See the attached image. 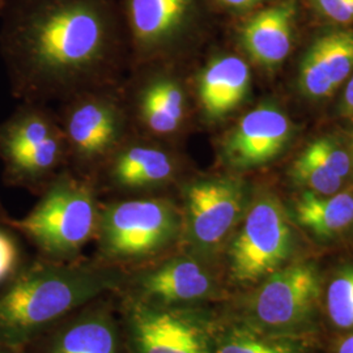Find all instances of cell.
Masks as SVG:
<instances>
[{"label":"cell","mask_w":353,"mask_h":353,"mask_svg":"<svg viewBox=\"0 0 353 353\" xmlns=\"http://www.w3.org/2000/svg\"><path fill=\"white\" fill-rule=\"evenodd\" d=\"M0 51L23 102L110 88L125 58L113 0H0Z\"/></svg>","instance_id":"6da1fadb"},{"label":"cell","mask_w":353,"mask_h":353,"mask_svg":"<svg viewBox=\"0 0 353 353\" xmlns=\"http://www.w3.org/2000/svg\"><path fill=\"white\" fill-rule=\"evenodd\" d=\"M126 276L94 258L55 262L38 255L1 287L0 345L24 350L76 309L119 292Z\"/></svg>","instance_id":"7a4b0ae2"},{"label":"cell","mask_w":353,"mask_h":353,"mask_svg":"<svg viewBox=\"0 0 353 353\" xmlns=\"http://www.w3.org/2000/svg\"><path fill=\"white\" fill-rule=\"evenodd\" d=\"M182 212L172 194L118 196L101 203L94 259L132 271L181 246Z\"/></svg>","instance_id":"3957f363"},{"label":"cell","mask_w":353,"mask_h":353,"mask_svg":"<svg viewBox=\"0 0 353 353\" xmlns=\"http://www.w3.org/2000/svg\"><path fill=\"white\" fill-rule=\"evenodd\" d=\"M100 190L89 176L59 173L41 192L34 208L8 225L24 236L38 255L55 262H72L94 240L100 207Z\"/></svg>","instance_id":"277c9868"},{"label":"cell","mask_w":353,"mask_h":353,"mask_svg":"<svg viewBox=\"0 0 353 353\" xmlns=\"http://www.w3.org/2000/svg\"><path fill=\"white\" fill-rule=\"evenodd\" d=\"M294 236L288 214L268 190H252L240 225L223 256V268L232 294L255 287L290 263Z\"/></svg>","instance_id":"5b68a950"},{"label":"cell","mask_w":353,"mask_h":353,"mask_svg":"<svg viewBox=\"0 0 353 353\" xmlns=\"http://www.w3.org/2000/svg\"><path fill=\"white\" fill-rule=\"evenodd\" d=\"M252 191L249 182L237 173L185 179L176 189L182 212L179 248L223 265Z\"/></svg>","instance_id":"8992f818"},{"label":"cell","mask_w":353,"mask_h":353,"mask_svg":"<svg viewBox=\"0 0 353 353\" xmlns=\"http://www.w3.org/2000/svg\"><path fill=\"white\" fill-rule=\"evenodd\" d=\"M3 181L41 194L68 163V147L57 117L39 102H23L0 123Z\"/></svg>","instance_id":"52a82bcc"},{"label":"cell","mask_w":353,"mask_h":353,"mask_svg":"<svg viewBox=\"0 0 353 353\" xmlns=\"http://www.w3.org/2000/svg\"><path fill=\"white\" fill-rule=\"evenodd\" d=\"M321 294L316 265L288 263L250 290L232 294L220 313L261 331L283 334L312 319Z\"/></svg>","instance_id":"ba28073f"},{"label":"cell","mask_w":353,"mask_h":353,"mask_svg":"<svg viewBox=\"0 0 353 353\" xmlns=\"http://www.w3.org/2000/svg\"><path fill=\"white\" fill-rule=\"evenodd\" d=\"M127 353H214L219 312L160 306L118 293Z\"/></svg>","instance_id":"9c48e42d"},{"label":"cell","mask_w":353,"mask_h":353,"mask_svg":"<svg viewBox=\"0 0 353 353\" xmlns=\"http://www.w3.org/2000/svg\"><path fill=\"white\" fill-rule=\"evenodd\" d=\"M118 293L160 306H210L230 297L223 265L181 248L150 265L127 271Z\"/></svg>","instance_id":"30bf717a"},{"label":"cell","mask_w":353,"mask_h":353,"mask_svg":"<svg viewBox=\"0 0 353 353\" xmlns=\"http://www.w3.org/2000/svg\"><path fill=\"white\" fill-rule=\"evenodd\" d=\"M110 88L90 89L70 97L61 118L68 161L77 174L93 181L118 147L130 137L127 105Z\"/></svg>","instance_id":"8fae6325"},{"label":"cell","mask_w":353,"mask_h":353,"mask_svg":"<svg viewBox=\"0 0 353 353\" xmlns=\"http://www.w3.org/2000/svg\"><path fill=\"white\" fill-rule=\"evenodd\" d=\"M103 186L121 196L170 194L185 181L183 161L169 143L127 138L100 169Z\"/></svg>","instance_id":"7c38bea8"},{"label":"cell","mask_w":353,"mask_h":353,"mask_svg":"<svg viewBox=\"0 0 353 353\" xmlns=\"http://www.w3.org/2000/svg\"><path fill=\"white\" fill-rule=\"evenodd\" d=\"M26 353H127L118 292L76 309L32 341Z\"/></svg>","instance_id":"4fadbf2b"},{"label":"cell","mask_w":353,"mask_h":353,"mask_svg":"<svg viewBox=\"0 0 353 353\" xmlns=\"http://www.w3.org/2000/svg\"><path fill=\"white\" fill-rule=\"evenodd\" d=\"M123 13L134 58L165 63L191 26L195 0H125Z\"/></svg>","instance_id":"5bb4252c"},{"label":"cell","mask_w":353,"mask_h":353,"mask_svg":"<svg viewBox=\"0 0 353 353\" xmlns=\"http://www.w3.org/2000/svg\"><path fill=\"white\" fill-rule=\"evenodd\" d=\"M293 135L287 114L274 103H261L228 130L220 141V159L233 173L256 169L285 151Z\"/></svg>","instance_id":"9a60e30c"},{"label":"cell","mask_w":353,"mask_h":353,"mask_svg":"<svg viewBox=\"0 0 353 353\" xmlns=\"http://www.w3.org/2000/svg\"><path fill=\"white\" fill-rule=\"evenodd\" d=\"M148 65V71L140 76L134 88L127 109L143 137L169 143L188 123V90L181 77L165 63Z\"/></svg>","instance_id":"2e32d148"},{"label":"cell","mask_w":353,"mask_h":353,"mask_svg":"<svg viewBox=\"0 0 353 353\" xmlns=\"http://www.w3.org/2000/svg\"><path fill=\"white\" fill-rule=\"evenodd\" d=\"M250 88L252 70L245 59L234 54L211 58L196 81V94L204 119L212 123L225 119L243 105Z\"/></svg>","instance_id":"e0dca14e"},{"label":"cell","mask_w":353,"mask_h":353,"mask_svg":"<svg viewBox=\"0 0 353 353\" xmlns=\"http://www.w3.org/2000/svg\"><path fill=\"white\" fill-rule=\"evenodd\" d=\"M353 74V30H335L323 34L303 55L299 84L303 94L313 100L332 96Z\"/></svg>","instance_id":"ac0fdd59"},{"label":"cell","mask_w":353,"mask_h":353,"mask_svg":"<svg viewBox=\"0 0 353 353\" xmlns=\"http://www.w3.org/2000/svg\"><path fill=\"white\" fill-rule=\"evenodd\" d=\"M296 1L284 0L252 16L241 29V45L255 63L272 70L290 55Z\"/></svg>","instance_id":"d6986e66"},{"label":"cell","mask_w":353,"mask_h":353,"mask_svg":"<svg viewBox=\"0 0 353 353\" xmlns=\"http://www.w3.org/2000/svg\"><path fill=\"white\" fill-rule=\"evenodd\" d=\"M352 173L351 153L332 137L310 141L290 172L299 186L318 195H332L344 190Z\"/></svg>","instance_id":"ffe728a7"},{"label":"cell","mask_w":353,"mask_h":353,"mask_svg":"<svg viewBox=\"0 0 353 353\" xmlns=\"http://www.w3.org/2000/svg\"><path fill=\"white\" fill-rule=\"evenodd\" d=\"M293 217L318 240H334L353 225V189L332 195L303 190L293 203Z\"/></svg>","instance_id":"44dd1931"},{"label":"cell","mask_w":353,"mask_h":353,"mask_svg":"<svg viewBox=\"0 0 353 353\" xmlns=\"http://www.w3.org/2000/svg\"><path fill=\"white\" fill-rule=\"evenodd\" d=\"M214 353H305L290 336L271 334L223 316L214 331Z\"/></svg>","instance_id":"7402d4cb"},{"label":"cell","mask_w":353,"mask_h":353,"mask_svg":"<svg viewBox=\"0 0 353 353\" xmlns=\"http://www.w3.org/2000/svg\"><path fill=\"white\" fill-rule=\"evenodd\" d=\"M325 310L334 327L353 332V265L341 268L328 280Z\"/></svg>","instance_id":"603a6c76"},{"label":"cell","mask_w":353,"mask_h":353,"mask_svg":"<svg viewBox=\"0 0 353 353\" xmlns=\"http://www.w3.org/2000/svg\"><path fill=\"white\" fill-rule=\"evenodd\" d=\"M26 265L23 249L17 239V232L8 225L0 223V288Z\"/></svg>","instance_id":"cb8c5ba5"},{"label":"cell","mask_w":353,"mask_h":353,"mask_svg":"<svg viewBox=\"0 0 353 353\" xmlns=\"http://www.w3.org/2000/svg\"><path fill=\"white\" fill-rule=\"evenodd\" d=\"M319 13L335 24L353 23V0H313Z\"/></svg>","instance_id":"d4e9b609"},{"label":"cell","mask_w":353,"mask_h":353,"mask_svg":"<svg viewBox=\"0 0 353 353\" xmlns=\"http://www.w3.org/2000/svg\"><path fill=\"white\" fill-rule=\"evenodd\" d=\"M216 1L230 11H248L265 0H216Z\"/></svg>","instance_id":"484cf974"},{"label":"cell","mask_w":353,"mask_h":353,"mask_svg":"<svg viewBox=\"0 0 353 353\" xmlns=\"http://www.w3.org/2000/svg\"><path fill=\"white\" fill-rule=\"evenodd\" d=\"M341 113L348 117H353V74L350 76L344 89L343 101H341Z\"/></svg>","instance_id":"4316f807"},{"label":"cell","mask_w":353,"mask_h":353,"mask_svg":"<svg viewBox=\"0 0 353 353\" xmlns=\"http://www.w3.org/2000/svg\"><path fill=\"white\" fill-rule=\"evenodd\" d=\"M335 353H353V332L343 336L338 341L335 347Z\"/></svg>","instance_id":"83f0119b"},{"label":"cell","mask_w":353,"mask_h":353,"mask_svg":"<svg viewBox=\"0 0 353 353\" xmlns=\"http://www.w3.org/2000/svg\"><path fill=\"white\" fill-rule=\"evenodd\" d=\"M348 151L351 153V157H352V163H353V128H351L350 131H348Z\"/></svg>","instance_id":"f1b7e54d"},{"label":"cell","mask_w":353,"mask_h":353,"mask_svg":"<svg viewBox=\"0 0 353 353\" xmlns=\"http://www.w3.org/2000/svg\"><path fill=\"white\" fill-rule=\"evenodd\" d=\"M10 219H11V217L6 212V210L3 208V205H1V203H0V223H6V224H7Z\"/></svg>","instance_id":"f546056e"},{"label":"cell","mask_w":353,"mask_h":353,"mask_svg":"<svg viewBox=\"0 0 353 353\" xmlns=\"http://www.w3.org/2000/svg\"><path fill=\"white\" fill-rule=\"evenodd\" d=\"M0 353H26L23 350H14V348H8V347H1L0 345Z\"/></svg>","instance_id":"4dcf8cb0"}]
</instances>
